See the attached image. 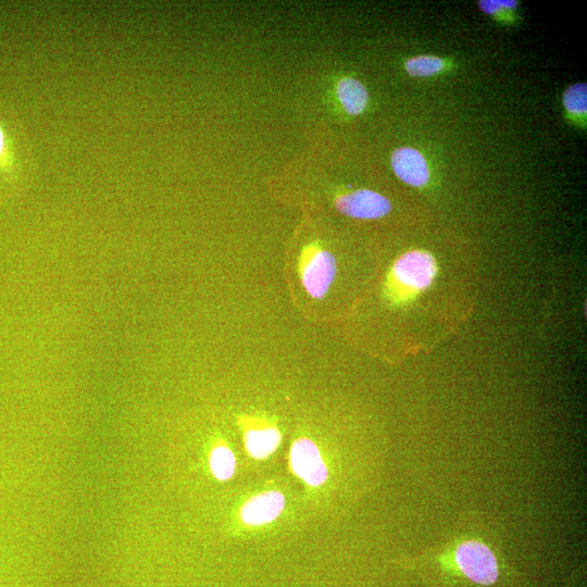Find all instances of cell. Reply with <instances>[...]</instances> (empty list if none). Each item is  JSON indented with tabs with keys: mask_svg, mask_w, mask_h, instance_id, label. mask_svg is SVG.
Masks as SVG:
<instances>
[{
	"mask_svg": "<svg viewBox=\"0 0 587 587\" xmlns=\"http://www.w3.org/2000/svg\"><path fill=\"white\" fill-rule=\"evenodd\" d=\"M491 537L478 530H461L455 533L430 556L459 573L470 583L490 587L501 578V562Z\"/></svg>",
	"mask_w": 587,
	"mask_h": 587,
	"instance_id": "obj_1",
	"label": "cell"
},
{
	"mask_svg": "<svg viewBox=\"0 0 587 587\" xmlns=\"http://www.w3.org/2000/svg\"><path fill=\"white\" fill-rule=\"evenodd\" d=\"M437 264L428 252L411 251L399 257L387 276L385 296L396 306L426 292L435 280Z\"/></svg>",
	"mask_w": 587,
	"mask_h": 587,
	"instance_id": "obj_2",
	"label": "cell"
},
{
	"mask_svg": "<svg viewBox=\"0 0 587 587\" xmlns=\"http://www.w3.org/2000/svg\"><path fill=\"white\" fill-rule=\"evenodd\" d=\"M298 273L307 294L314 299L326 296L336 278L334 255L316 244L303 248L298 258Z\"/></svg>",
	"mask_w": 587,
	"mask_h": 587,
	"instance_id": "obj_3",
	"label": "cell"
},
{
	"mask_svg": "<svg viewBox=\"0 0 587 587\" xmlns=\"http://www.w3.org/2000/svg\"><path fill=\"white\" fill-rule=\"evenodd\" d=\"M290 462L296 476L308 485L318 487L327 482L329 470L320 449L306 437L293 443Z\"/></svg>",
	"mask_w": 587,
	"mask_h": 587,
	"instance_id": "obj_4",
	"label": "cell"
},
{
	"mask_svg": "<svg viewBox=\"0 0 587 587\" xmlns=\"http://www.w3.org/2000/svg\"><path fill=\"white\" fill-rule=\"evenodd\" d=\"M335 207L341 214L364 220H373L390 214L392 205L386 197L370 190H358L336 198Z\"/></svg>",
	"mask_w": 587,
	"mask_h": 587,
	"instance_id": "obj_5",
	"label": "cell"
},
{
	"mask_svg": "<svg viewBox=\"0 0 587 587\" xmlns=\"http://www.w3.org/2000/svg\"><path fill=\"white\" fill-rule=\"evenodd\" d=\"M284 508V495L278 491H267L249 498L240 515L247 526L261 527L277 520Z\"/></svg>",
	"mask_w": 587,
	"mask_h": 587,
	"instance_id": "obj_6",
	"label": "cell"
},
{
	"mask_svg": "<svg viewBox=\"0 0 587 587\" xmlns=\"http://www.w3.org/2000/svg\"><path fill=\"white\" fill-rule=\"evenodd\" d=\"M244 434L245 447L255 459H266L277 451L282 435L278 428L261 420L247 422Z\"/></svg>",
	"mask_w": 587,
	"mask_h": 587,
	"instance_id": "obj_7",
	"label": "cell"
},
{
	"mask_svg": "<svg viewBox=\"0 0 587 587\" xmlns=\"http://www.w3.org/2000/svg\"><path fill=\"white\" fill-rule=\"evenodd\" d=\"M396 176L410 186L422 187L429 182L430 172L426 159L410 147L397 149L392 156Z\"/></svg>",
	"mask_w": 587,
	"mask_h": 587,
	"instance_id": "obj_8",
	"label": "cell"
},
{
	"mask_svg": "<svg viewBox=\"0 0 587 587\" xmlns=\"http://www.w3.org/2000/svg\"><path fill=\"white\" fill-rule=\"evenodd\" d=\"M337 97L349 115L357 116L364 112L369 101L366 87L359 81L346 78L337 85Z\"/></svg>",
	"mask_w": 587,
	"mask_h": 587,
	"instance_id": "obj_9",
	"label": "cell"
},
{
	"mask_svg": "<svg viewBox=\"0 0 587 587\" xmlns=\"http://www.w3.org/2000/svg\"><path fill=\"white\" fill-rule=\"evenodd\" d=\"M210 470L220 481L233 478L236 469V459L231 449L226 445L217 446L210 455Z\"/></svg>",
	"mask_w": 587,
	"mask_h": 587,
	"instance_id": "obj_10",
	"label": "cell"
},
{
	"mask_svg": "<svg viewBox=\"0 0 587 587\" xmlns=\"http://www.w3.org/2000/svg\"><path fill=\"white\" fill-rule=\"evenodd\" d=\"M444 60L434 56H421L409 59L406 62V70L411 77L427 78L441 72L444 69Z\"/></svg>",
	"mask_w": 587,
	"mask_h": 587,
	"instance_id": "obj_11",
	"label": "cell"
},
{
	"mask_svg": "<svg viewBox=\"0 0 587 587\" xmlns=\"http://www.w3.org/2000/svg\"><path fill=\"white\" fill-rule=\"evenodd\" d=\"M566 109L572 115L585 116L587 111V86L580 83L572 85L564 96Z\"/></svg>",
	"mask_w": 587,
	"mask_h": 587,
	"instance_id": "obj_12",
	"label": "cell"
},
{
	"mask_svg": "<svg viewBox=\"0 0 587 587\" xmlns=\"http://www.w3.org/2000/svg\"><path fill=\"white\" fill-rule=\"evenodd\" d=\"M481 9L487 15H495L498 14L499 11L514 9L517 7V2H504V0H496V2H491V0H486V2H480Z\"/></svg>",
	"mask_w": 587,
	"mask_h": 587,
	"instance_id": "obj_13",
	"label": "cell"
},
{
	"mask_svg": "<svg viewBox=\"0 0 587 587\" xmlns=\"http://www.w3.org/2000/svg\"><path fill=\"white\" fill-rule=\"evenodd\" d=\"M8 160V146L5 133L0 127V167L4 168L6 166V161Z\"/></svg>",
	"mask_w": 587,
	"mask_h": 587,
	"instance_id": "obj_14",
	"label": "cell"
}]
</instances>
